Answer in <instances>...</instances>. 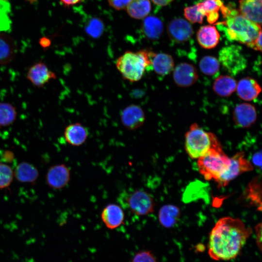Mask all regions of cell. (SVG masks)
<instances>
[{"label": "cell", "mask_w": 262, "mask_h": 262, "mask_svg": "<svg viewBox=\"0 0 262 262\" xmlns=\"http://www.w3.org/2000/svg\"><path fill=\"white\" fill-rule=\"evenodd\" d=\"M252 229L238 218L220 219L212 229L208 245L210 257L215 261H229L240 253Z\"/></svg>", "instance_id": "cell-1"}, {"label": "cell", "mask_w": 262, "mask_h": 262, "mask_svg": "<svg viewBox=\"0 0 262 262\" xmlns=\"http://www.w3.org/2000/svg\"><path fill=\"white\" fill-rule=\"evenodd\" d=\"M220 10L226 19L216 24L223 29L227 38L249 47L262 31L261 26L246 18L236 9L224 5Z\"/></svg>", "instance_id": "cell-2"}, {"label": "cell", "mask_w": 262, "mask_h": 262, "mask_svg": "<svg viewBox=\"0 0 262 262\" xmlns=\"http://www.w3.org/2000/svg\"><path fill=\"white\" fill-rule=\"evenodd\" d=\"M115 66L124 79L131 82H138L143 77L147 68L151 66L150 51H126L117 58Z\"/></svg>", "instance_id": "cell-3"}, {"label": "cell", "mask_w": 262, "mask_h": 262, "mask_svg": "<svg viewBox=\"0 0 262 262\" xmlns=\"http://www.w3.org/2000/svg\"><path fill=\"white\" fill-rule=\"evenodd\" d=\"M222 148L216 136L196 123L191 125L185 135V149L189 157L198 159L212 149Z\"/></svg>", "instance_id": "cell-4"}, {"label": "cell", "mask_w": 262, "mask_h": 262, "mask_svg": "<svg viewBox=\"0 0 262 262\" xmlns=\"http://www.w3.org/2000/svg\"><path fill=\"white\" fill-rule=\"evenodd\" d=\"M230 159L222 148L212 149L197 160L200 173L206 180L216 181L229 168Z\"/></svg>", "instance_id": "cell-5"}, {"label": "cell", "mask_w": 262, "mask_h": 262, "mask_svg": "<svg viewBox=\"0 0 262 262\" xmlns=\"http://www.w3.org/2000/svg\"><path fill=\"white\" fill-rule=\"evenodd\" d=\"M218 61L229 74L236 75L247 66V60L237 46L230 45L223 48L219 52Z\"/></svg>", "instance_id": "cell-6"}, {"label": "cell", "mask_w": 262, "mask_h": 262, "mask_svg": "<svg viewBox=\"0 0 262 262\" xmlns=\"http://www.w3.org/2000/svg\"><path fill=\"white\" fill-rule=\"evenodd\" d=\"M126 203L131 212L138 216L147 215L154 210L155 202L153 197L144 190H135L129 194Z\"/></svg>", "instance_id": "cell-7"}, {"label": "cell", "mask_w": 262, "mask_h": 262, "mask_svg": "<svg viewBox=\"0 0 262 262\" xmlns=\"http://www.w3.org/2000/svg\"><path fill=\"white\" fill-rule=\"evenodd\" d=\"M230 159L229 168L215 181L219 187L226 186L239 175L253 169L252 164L245 158L243 152H238Z\"/></svg>", "instance_id": "cell-8"}, {"label": "cell", "mask_w": 262, "mask_h": 262, "mask_svg": "<svg viewBox=\"0 0 262 262\" xmlns=\"http://www.w3.org/2000/svg\"><path fill=\"white\" fill-rule=\"evenodd\" d=\"M26 78L34 86L41 88L51 80L56 79V75L45 63L39 61L29 67Z\"/></svg>", "instance_id": "cell-9"}, {"label": "cell", "mask_w": 262, "mask_h": 262, "mask_svg": "<svg viewBox=\"0 0 262 262\" xmlns=\"http://www.w3.org/2000/svg\"><path fill=\"white\" fill-rule=\"evenodd\" d=\"M70 179V170L65 164L51 166L48 169L46 180L48 186L54 189H61L67 185Z\"/></svg>", "instance_id": "cell-10"}, {"label": "cell", "mask_w": 262, "mask_h": 262, "mask_svg": "<svg viewBox=\"0 0 262 262\" xmlns=\"http://www.w3.org/2000/svg\"><path fill=\"white\" fill-rule=\"evenodd\" d=\"M173 80L176 84L181 87H189L197 80L198 74L196 67L192 64L181 63L173 69Z\"/></svg>", "instance_id": "cell-11"}, {"label": "cell", "mask_w": 262, "mask_h": 262, "mask_svg": "<svg viewBox=\"0 0 262 262\" xmlns=\"http://www.w3.org/2000/svg\"><path fill=\"white\" fill-rule=\"evenodd\" d=\"M167 32L173 42L181 43L191 38L193 30L191 25L187 20L182 18H176L169 23Z\"/></svg>", "instance_id": "cell-12"}, {"label": "cell", "mask_w": 262, "mask_h": 262, "mask_svg": "<svg viewBox=\"0 0 262 262\" xmlns=\"http://www.w3.org/2000/svg\"><path fill=\"white\" fill-rule=\"evenodd\" d=\"M120 119L124 127L129 130H135L142 126L145 115L142 108L136 104L125 107L120 114Z\"/></svg>", "instance_id": "cell-13"}, {"label": "cell", "mask_w": 262, "mask_h": 262, "mask_svg": "<svg viewBox=\"0 0 262 262\" xmlns=\"http://www.w3.org/2000/svg\"><path fill=\"white\" fill-rule=\"evenodd\" d=\"M232 116L236 125L240 128H247L255 122L257 112L255 107L252 104L242 103L235 106Z\"/></svg>", "instance_id": "cell-14"}, {"label": "cell", "mask_w": 262, "mask_h": 262, "mask_svg": "<svg viewBox=\"0 0 262 262\" xmlns=\"http://www.w3.org/2000/svg\"><path fill=\"white\" fill-rule=\"evenodd\" d=\"M101 219L105 226L110 229L120 227L124 222V212L122 208L115 203H110L102 209Z\"/></svg>", "instance_id": "cell-15"}, {"label": "cell", "mask_w": 262, "mask_h": 262, "mask_svg": "<svg viewBox=\"0 0 262 262\" xmlns=\"http://www.w3.org/2000/svg\"><path fill=\"white\" fill-rule=\"evenodd\" d=\"M236 90L239 97L245 101H252L256 98L261 92V87L254 78L250 77L241 79Z\"/></svg>", "instance_id": "cell-16"}, {"label": "cell", "mask_w": 262, "mask_h": 262, "mask_svg": "<svg viewBox=\"0 0 262 262\" xmlns=\"http://www.w3.org/2000/svg\"><path fill=\"white\" fill-rule=\"evenodd\" d=\"M151 66L155 72L164 76L174 69V61L172 57L165 53H155L150 51Z\"/></svg>", "instance_id": "cell-17"}, {"label": "cell", "mask_w": 262, "mask_h": 262, "mask_svg": "<svg viewBox=\"0 0 262 262\" xmlns=\"http://www.w3.org/2000/svg\"><path fill=\"white\" fill-rule=\"evenodd\" d=\"M88 131L86 127L80 123H75L68 125L64 131L65 139L69 145L79 147L86 141Z\"/></svg>", "instance_id": "cell-18"}, {"label": "cell", "mask_w": 262, "mask_h": 262, "mask_svg": "<svg viewBox=\"0 0 262 262\" xmlns=\"http://www.w3.org/2000/svg\"><path fill=\"white\" fill-rule=\"evenodd\" d=\"M239 12L250 21L261 26L262 0H240Z\"/></svg>", "instance_id": "cell-19"}, {"label": "cell", "mask_w": 262, "mask_h": 262, "mask_svg": "<svg viewBox=\"0 0 262 262\" xmlns=\"http://www.w3.org/2000/svg\"><path fill=\"white\" fill-rule=\"evenodd\" d=\"M196 38L201 47L211 49L215 48L218 44L220 34L215 26L205 25L201 26L198 30Z\"/></svg>", "instance_id": "cell-20"}, {"label": "cell", "mask_w": 262, "mask_h": 262, "mask_svg": "<svg viewBox=\"0 0 262 262\" xmlns=\"http://www.w3.org/2000/svg\"><path fill=\"white\" fill-rule=\"evenodd\" d=\"M16 52V45L13 38L0 32V65L11 63L15 58Z\"/></svg>", "instance_id": "cell-21"}, {"label": "cell", "mask_w": 262, "mask_h": 262, "mask_svg": "<svg viewBox=\"0 0 262 262\" xmlns=\"http://www.w3.org/2000/svg\"><path fill=\"white\" fill-rule=\"evenodd\" d=\"M14 176L20 182L33 183L38 179L39 172L32 164L23 162L17 165L14 171Z\"/></svg>", "instance_id": "cell-22"}, {"label": "cell", "mask_w": 262, "mask_h": 262, "mask_svg": "<svg viewBox=\"0 0 262 262\" xmlns=\"http://www.w3.org/2000/svg\"><path fill=\"white\" fill-rule=\"evenodd\" d=\"M196 5L204 16H206L210 24H213L217 21L219 17L218 11L224 6L221 0H203Z\"/></svg>", "instance_id": "cell-23"}, {"label": "cell", "mask_w": 262, "mask_h": 262, "mask_svg": "<svg viewBox=\"0 0 262 262\" xmlns=\"http://www.w3.org/2000/svg\"><path fill=\"white\" fill-rule=\"evenodd\" d=\"M236 81L232 77L221 75L215 80L213 89L219 96L228 97L236 91Z\"/></svg>", "instance_id": "cell-24"}, {"label": "cell", "mask_w": 262, "mask_h": 262, "mask_svg": "<svg viewBox=\"0 0 262 262\" xmlns=\"http://www.w3.org/2000/svg\"><path fill=\"white\" fill-rule=\"evenodd\" d=\"M180 215V210L177 206L171 204L164 205L160 209L158 219L162 226L170 228L177 224Z\"/></svg>", "instance_id": "cell-25"}, {"label": "cell", "mask_w": 262, "mask_h": 262, "mask_svg": "<svg viewBox=\"0 0 262 262\" xmlns=\"http://www.w3.org/2000/svg\"><path fill=\"white\" fill-rule=\"evenodd\" d=\"M142 30L145 36L151 40H156L160 37L163 32L162 21L155 16H147L143 21Z\"/></svg>", "instance_id": "cell-26"}, {"label": "cell", "mask_w": 262, "mask_h": 262, "mask_svg": "<svg viewBox=\"0 0 262 262\" xmlns=\"http://www.w3.org/2000/svg\"><path fill=\"white\" fill-rule=\"evenodd\" d=\"M126 8L131 17L142 19L149 14L151 5L150 0H131Z\"/></svg>", "instance_id": "cell-27"}, {"label": "cell", "mask_w": 262, "mask_h": 262, "mask_svg": "<svg viewBox=\"0 0 262 262\" xmlns=\"http://www.w3.org/2000/svg\"><path fill=\"white\" fill-rule=\"evenodd\" d=\"M16 108L7 102H0V127H7L15 122L17 117Z\"/></svg>", "instance_id": "cell-28"}, {"label": "cell", "mask_w": 262, "mask_h": 262, "mask_svg": "<svg viewBox=\"0 0 262 262\" xmlns=\"http://www.w3.org/2000/svg\"><path fill=\"white\" fill-rule=\"evenodd\" d=\"M261 186V183L259 182L258 179H255L249 183L246 191L247 199L260 210L262 209Z\"/></svg>", "instance_id": "cell-29"}, {"label": "cell", "mask_w": 262, "mask_h": 262, "mask_svg": "<svg viewBox=\"0 0 262 262\" xmlns=\"http://www.w3.org/2000/svg\"><path fill=\"white\" fill-rule=\"evenodd\" d=\"M218 60L212 56H205L200 60L199 67L200 71L205 75L212 76L216 74L220 67Z\"/></svg>", "instance_id": "cell-30"}, {"label": "cell", "mask_w": 262, "mask_h": 262, "mask_svg": "<svg viewBox=\"0 0 262 262\" xmlns=\"http://www.w3.org/2000/svg\"><path fill=\"white\" fill-rule=\"evenodd\" d=\"M10 12L11 5L8 0H0V32L8 31L11 29Z\"/></svg>", "instance_id": "cell-31"}, {"label": "cell", "mask_w": 262, "mask_h": 262, "mask_svg": "<svg viewBox=\"0 0 262 262\" xmlns=\"http://www.w3.org/2000/svg\"><path fill=\"white\" fill-rule=\"evenodd\" d=\"M85 30L87 34L94 38L100 37L104 30L102 21L97 17L89 19L86 24Z\"/></svg>", "instance_id": "cell-32"}, {"label": "cell", "mask_w": 262, "mask_h": 262, "mask_svg": "<svg viewBox=\"0 0 262 262\" xmlns=\"http://www.w3.org/2000/svg\"><path fill=\"white\" fill-rule=\"evenodd\" d=\"M14 171L8 164L0 163V189H6L14 178Z\"/></svg>", "instance_id": "cell-33"}, {"label": "cell", "mask_w": 262, "mask_h": 262, "mask_svg": "<svg viewBox=\"0 0 262 262\" xmlns=\"http://www.w3.org/2000/svg\"><path fill=\"white\" fill-rule=\"evenodd\" d=\"M184 14L185 18L191 23H202L204 16L198 10L196 4L186 7Z\"/></svg>", "instance_id": "cell-34"}, {"label": "cell", "mask_w": 262, "mask_h": 262, "mask_svg": "<svg viewBox=\"0 0 262 262\" xmlns=\"http://www.w3.org/2000/svg\"><path fill=\"white\" fill-rule=\"evenodd\" d=\"M131 262H157L153 254L147 250L141 251L133 257Z\"/></svg>", "instance_id": "cell-35"}, {"label": "cell", "mask_w": 262, "mask_h": 262, "mask_svg": "<svg viewBox=\"0 0 262 262\" xmlns=\"http://www.w3.org/2000/svg\"><path fill=\"white\" fill-rule=\"evenodd\" d=\"M109 5L113 8L122 10L126 8L131 0H107Z\"/></svg>", "instance_id": "cell-36"}, {"label": "cell", "mask_w": 262, "mask_h": 262, "mask_svg": "<svg viewBox=\"0 0 262 262\" xmlns=\"http://www.w3.org/2000/svg\"><path fill=\"white\" fill-rule=\"evenodd\" d=\"M262 31L259 33L257 37L249 46V48L255 49V50H262Z\"/></svg>", "instance_id": "cell-37"}, {"label": "cell", "mask_w": 262, "mask_h": 262, "mask_svg": "<svg viewBox=\"0 0 262 262\" xmlns=\"http://www.w3.org/2000/svg\"><path fill=\"white\" fill-rule=\"evenodd\" d=\"M255 229H256V236H257V238H256L257 244L258 247H259V249H261V248H262V246H261L262 245H261L262 244V242H261L262 225H261V223L258 225L256 227Z\"/></svg>", "instance_id": "cell-38"}, {"label": "cell", "mask_w": 262, "mask_h": 262, "mask_svg": "<svg viewBox=\"0 0 262 262\" xmlns=\"http://www.w3.org/2000/svg\"><path fill=\"white\" fill-rule=\"evenodd\" d=\"M253 163L257 166L261 167L262 166V153L261 151L255 153L252 157Z\"/></svg>", "instance_id": "cell-39"}, {"label": "cell", "mask_w": 262, "mask_h": 262, "mask_svg": "<svg viewBox=\"0 0 262 262\" xmlns=\"http://www.w3.org/2000/svg\"><path fill=\"white\" fill-rule=\"evenodd\" d=\"M83 0H60L61 2L65 6H70L78 4Z\"/></svg>", "instance_id": "cell-40"}, {"label": "cell", "mask_w": 262, "mask_h": 262, "mask_svg": "<svg viewBox=\"0 0 262 262\" xmlns=\"http://www.w3.org/2000/svg\"><path fill=\"white\" fill-rule=\"evenodd\" d=\"M2 157L4 162H11L14 159V154L11 151H5Z\"/></svg>", "instance_id": "cell-41"}, {"label": "cell", "mask_w": 262, "mask_h": 262, "mask_svg": "<svg viewBox=\"0 0 262 262\" xmlns=\"http://www.w3.org/2000/svg\"><path fill=\"white\" fill-rule=\"evenodd\" d=\"M153 3L159 6H166L174 0H151Z\"/></svg>", "instance_id": "cell-42"}, {"label": "cell", "mask_w": 262, "mask_h": 262, "mask_svg": "<svg viewBox=\"0 0 262 262\" xmlns=\"http://www.w3.org/2000/svg\"><path fill=\"white\" fill-rule=\"evenodd\" d=\"M28 0L30 2H34V1H35L36 0Z\"/></svg>", "instance_id": "cell-43"}]
</instances>
